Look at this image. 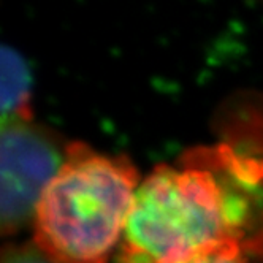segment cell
<instances>
[{"label": "cell", "mask_w": 263, "mask_h": 263, "mask_svg": "<svg viewBox=\"0 0 263 263\" xmlns=\"http://www.w3.org/2000/svg\"><path fill=\"white\" fill-rule=\"evenodd\" d=\"M140 182L125 156L68 143L61 170L36 204L32 242L55 263H108Z\"/></svg>", "instance_id": "cell-2"}, {"label": "cell", "mask_w": 263, "mask_h": 263, "mask_svg": "<svg viewBox=\"0 0 263 263\" xmlns=\"http://www.w3.org/2000/svg\"><path fill=\"white\" fill-rule=\"evenodd\" d=\"M65 156L67 144L32 121L2 124L0 227L4 235H14L32 223L36 204Z\"/></svg>", "instance_id": "cell-3"}, {"label": "cell", "mask_w": 263, "mask_h": 263, "mask_svg": "<svg viewBox=\"0 0 263 263\" xmlns=\"http://www.w3.org/2000/svg\"><path fill=\"white\" fill-rule=\"evenodd\" d=\"M0 263H55L48 258L33 242L7 244L2 251Z\"/></svg>", "instance_id": "cell-6"}, {"label": "cell", "mask_w": 263, "mask_h": 263, "mask_svg": "<svg viewBox=\"0 0 263 263\" xmlns=\"http://www.w3.org/2000/svg\"><path fill=\"white\" fill-rule=\"evenodd\" d=\"M2 73V124L32 121V78L23 55L10 46L0 52Z\"/></svg>", "instance_id": "cell-4"}, {"label": "cell", "mask_w": 263, "mask_h": 263, "mask_svg": "<svg viewBox=\"0 0 263 263\" xmlns=\"http://www.w3.org/2000/svg\"><path fill=\"white\" fill-rule=\"evenodd\" d=\"M178 263H249L248 255L236 246H222L198 252Z\"/></svg>", "instance_id": "cell-5"}, {"label": "cell", "mask_w": 263, "mask_h": 263, "mask_svg": "<svg viewBox=\"0 0 263 263\" xmlns=\"http://www.w3.org/2000/svg\"><path fill=\"white\" fill-rule=\"evenodd\" d=\"M236 246L263 258V156L232 143L203 146L141 179L119 263H178Z\"/></svg>", "instance_id": "cell-1"}]
</instances>
